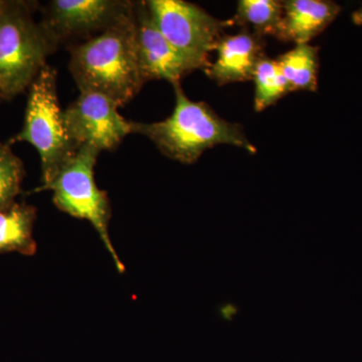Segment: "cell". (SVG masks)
<instances>
[{"instance_id":"cell-1","label":"cell","mask_w":362,"mask_h":362,"mask_svg":"<svg viewBox=\"0 0 362 362\" xmlns=\"http://www.w3.org/2000/svg\"><path fill=\"white\" fill-rule=\"evenodd\" d=\"M70 54L69 69L80 92L104 95L121 107L145 84L138 64L133 9L104 32L74 45Z\"/></svg>"},{"instance_id":"cell-2","label":"cell","mask_w":362,"mask_h":362,"mask_svg":"<svg viewBox=\"0 0 362 362\" xmlns=\"http://www.w3.org/2000/svg\"><path fill=\"white\" fill-rule=\"evenodd\" d=\"M175 106L168 118L159 122L131 121V133L149 138L163 156L183 164H194L207 149L226 144L257 153V148L240 124L223 120L204 102L185 95L180 83L173 85Z\"/></svg>"},{"instance_id":"cell-3","label":"cell","mask_w":362,"mask_h":362,"mask_svg":"<svg viewBox=\"0 0 362 362\" xmlns=\"http://www.w3.org/2000/svg\"><path fill=\"white\" fill-rule=\"evenodd\" d=\"M33 2L13 1L0 13V96L13 100L30 87L57 45L40 21L33 18Z\"/></svg>"},{"instance_id":"cell-4","label":"cell","mask_w":362,"mask_h":362,"mask_svg":"<svg viewBox=\"0 0 362 362\" xmlns=\"http://www.w3.org/2000/svg\"><path fill=\"white\" fill-rule=\"evenodd\" d=\"M57 80L56 69L47 64L28 88L23 129L8 142L9 145L28 142L39 152L42 168L40 187L49 185L77 151L66 131Z\"/></svg>"},{"instance_id":"cell-5","label":"cell","mask_w":362,"mask_h":362,"mask_svg":"<svg viewBox=\"0 0 362 362\" xmlns=\"http://www.w3.org/2000/svg\"><path fill=\"white\" fill-rule=\"evenodd\" d=\"M100 152L90 146L80 147L64 164L54 180L35 192L52 190V202L59 211L89 221L113 259L119 273L125 266L114 249L109 235L112 211L108 195L97 187L94 169Z\"/></svg>"},{"instance_id":"cell-6","label":"cell","mask_w":362,"mask_h":362,"mask_svg":"<svg viewBox=\"0 0 362 362\" xmlns=\"http://www.w3.org/2000/svg\"><path fill=\"white\" fill-rule=\"evenodd\" d=\"M152 20L169 44L194 71L211 66L209 56L216 51L230 20L220 21L202 7L183 0H148Z\"/></svg>"},{"instance_id":"cell-7","label":"cell","mask_w":362,"mask_h":362,"mask_svg":"<svg viewBox=\"0 0 362 362\" xmlns=\"http://www.w3.org/2000/svg\"><path fill=\"white\" fill-rule=\"evenodd\" d=\"M118 108L104 95L81 92L64 110L66 131L76 148L90 146L99 152L118 148L131 134V121L124 119Z\"/></svg>"},{"instance_id":"cell-8","label":"cell","mask_w":362,"mask_h":362,"mask_svg":"<svg viewBox=\"0 0 362 362\" xmlns=\"http://www.w3.org/2000/svg\"><path fill=\"white\" fill-rule=\"evenodd\" d=\"M127 0H54L45 7L40 21L58 47L76 37H94L132 13Z\"/></svg>"},{"instance_id":"cell-9","label":"cell","mask_w":362,"mask_h":362,"mask_svg":"<svg viewBox=\"0 0 362 362\" xmlns=\"http://www.w3.org/2000/svg\"><path fill=\"white\" fill-rule=\"evenodd\" d=\"M136 49L138 64L144 83L165 80L173 85L194 71L178 54L152 20L146 1H134Z\"/></svg>"},{"instance_id":"cell-10","label":"cell","mask_w":362,"mask_h":362,"mask_svg":"<svg viewBox=\"0 0 362 362\" xmlns=\"http://www.w3.org/2000/svg\"><path fill=\"white\" fill-rule=\"evenodd\" d=\"M265 45L263 37L247 30L223 35L216 49L218 57L206 71L207 77L220 86L252 80L259 59L266 56Z\"/></svg>"},{"instance_id":"cell-11","label":"cell","mask_w":362,"mask_h":362,"mask_svg":"<svg viewBox=\"0 0 362 362\" xmlns=\"http://www.w3.org/2000/svg\"><path fill=\"white\" fill-rule=\"evenodd\" d=\"M284 16L278 40L309 44L323 33L341 11L337 2L329 0H287L283 1Z\"/></svg>"},{"instance_id":"cell-12","label":"cell","mask_w":362,"mask_h":362,"mask_svg":"<svg viewBox=\"0 0 362 362\" xmlns=\"http://www.w3.org/2000/svg\"><path fill=\"white\" fill-rule=\"evenodd\" d=\"M37 209L25 202H13L0 211V254L20 252L33 256L37 243L33 239V226Z\"/></svg>"},{"instance_id":"cell-13","label":"cell","mask_w":362,"mask_h":362,"mask_svg":"<svg viewBox=\"0 0 362 362\" xmlns=\"http://www.w3.org/2000/svg\"><path fill=\"white\" fill-rule=\"evenodd\" d=\"M276 61L287 81L290 92H316L318 87V47L309 44L296 45L294 49L281 54Z\"/></svg>"},{"instance_id":"cell-14","label":"cell","mask_w":362,"mask_h":362,"mask_svg":"<svg viewBox=\"0 0 362 362\" xmlns=\"http://www.w3.org/2000/svg\"><path fill=\"white\" fill-rule=\"evenodd\" d=\"M283 16L284 8L282 1L240 0L237 13L230 21L233 26H242L243 30L252 28V33L259 37L271 35L277 39Z\"/></svg>"},{"instance_id":"cell-15","label":"cell","mask_w":362,"mask_h":362,"mask_svg":"<svg viewBox=\"0 0 362 362\" xmlns=\"http://www.w3.org/2000/svg\"><path fill=\"white\" fill-rule=\"evenodd\" d=\"M252 80L255 82V110L257 112L265 110L291 93L277 61L267 56L259 59Z\"/></svg>"},{"instance_id":"cell-16","label":"cell","mask_w":362,"mask_h":362,"mask_svg":"<svg viewBox=\"0 0 362 362\" xmlns=\"http://www.w3.org/2000/svg\"><path fill=\"white\" fill-rule=\"evenodd\" d=\"M25 175L23 162L11 151L9 144L0 142V211L16 202Z\"/></svg>"},{"instance_id":"cell-17","label":"cell","mask_w":362,"mask_h":362,"mask_svg":"<svg viewBox=\"0 0 362 362\" xmlns=\"http://www.w3.org/2000/svg\"><path fill=\"white\" fill-rule=\"evenodd\" d=\"M221 313L226 320H232L233 317H235V314L238 313V309L235 305L233 306V305L226 304L221 309Z\"/></svg>"},{"instance_id":"cell-18","label":"cell","mask_w":362,"mask_h":362,"mask_svg":"<svg viewBox=\"0 0 362 362\" xmlns=\"http://www.w3.org/2000/svg\"><path fill=\"white\" fill-rule=\"evenodd\" d=\"M352 21L357 25H362V7L352 14Z\"/></svg>"},{"instance_id":"cell-19","label":"cell","mask_w":362,"mask_h":362,"mask_svg":"<svg viewBox=\"0 0 362 362\" xmlns=\"http://www.w3.org/2000/svg\"><path fill=\"white\" fill-rule=\"evenodd\" d=\"M13 1H7V0H0V13L6 11L9 7L13 6Z\"/></svg>"},{"instance_id":"cell-20","label":"cell","mask_w":362,"mask_h":362,"mask_svg":"<svg viewBox=\"0 0 362 362\" xmlns=\"http://www.w3.org/2000/svg\"><path fill=\"white\" fill-rule=\"evenodd\" d=\"M0 101H4V100H2L1 96H0Z\"/></svg>"}]
</instances>
